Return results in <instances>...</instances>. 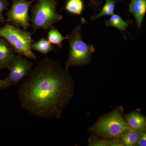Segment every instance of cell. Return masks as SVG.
<instances>
[{
  "label": "cell",
  "mask_w": 146,
  "mask_h": 146,
  "mask_svg": "<svg viewBox=\"0 0 146 146\" xmlns=\"http://www.w3.org/2000/svg\"><path fill=\"white\" fill-rule=\"evenodd\" d=\"M74 92L72 77L65 68L45 58L20 85L21 107L38 117L59 119Z\"/></svg>",
  "instance_id": "1"
},
{
  "label": "cell",
  "mask_w": 146,
  "mask_h": 146,
  "mask_svg": "<svg viewBox=\"0 0 146 146\" xmlns=\"http://www.w3.org/2000/svg\"><path fill=\"white\" fill-rule=\"evenodd\" d=\"M85 22L82 18L80 25L66 36L70 45V52L65 67L66 70L74 66H84L91 62L95 48L93 45L86 44L82 37L81 26Z\"/></svg>",
  "instance_id": "2"
},
{
  "label": "cell",
  "mask_w": 146,
  "mask_h": 146,
  "mask_svg": "<svg viewBox=\"0 0 146 146\" xmlns=\"http://www.w3.org/2000/svg\"><path fill=\"white\" fill-rule=\"evenodd\" d=\"M123 108L120 106L102 116L90 129L97 136L107 139L119 138L129 128L125 119Z\"/></svg>",
  "instance_id": "3"
},
{
  "label": "cell",
  "mask_w": 146,
  "mask_h": 146,
  "mask_svg": "<svg viewBox=\"0 0 146 146\" xmlns=\"http://www.w3.org/2000/svg\"><path fill=\"white\" fill-rule=\"evenodd\" d=\"M0 37L5 39L12 47L14 52L27 58L35 60L36 56L32 49L34 42L32 35L26 30L6 24L0 27Z\"/></svg>",
  "instance_id": "4"
},
{
  "label": "cell",
  "mask_w": 146,
  "mask_h": 146,
  "mask_svg": "<svg viewBox=\"0 0 146 146\" xmlns=\"http://www.w3.org/2000/svg\"><path fill=\"white\" fill-rule=\"evenodd\" d=\"M56 0H38L32 8L31 27L33 33L39 29L47 30L55 23L63 19L56 12Z\"/></svg>",
  "instance_id": "5"
},
{
  "label": "cell",
  "mask_w": 146,
  "mask_h": 146,
  "mask_svg": "<svg viewBox=\"0 0 146 146\" xmlns=\"http://www.w3.org/2000/svg\"><path fill=\"white\" fill-rule=\"evenodd\" d=\"M35 0H13L11 8L7 13V21L13 25L27 30L30 25L29 10Z\"/></svg>",
  "instance_id": "6"
},
{
  "label": "cell",
  "mask_w": 146,
  "mask_h": 146,
  "mask_svg": "<svg viewBox=\"0 0 146 146\" xmlns=\"http://www.w3.org/2000/svg\"><path fill=\"white\" fill-rule=\"evenodd\" d=\"M22 55L14 54L10 67L9 74L4 79L9 86L18 84L23 79L27 77L33 70L31 62Z\"/></svg>",
  "instance_id": "7"
},
{
  "label": "cell",
  "mask_w": 146,
  "mask_h": 146,
  "mask_svg": "<svg viewBox=\"0 0 146 146\" xmlns=\"http://www.w3.org/2000/svg\"><path fill=\"white\" fill-rule=\"evenodd\" d=\"M124 116L126 123L129 128L139 133L146 129L145 117L140 112L134 111Z\"/></svg>",
  "instance_id": "8"
},
{
  "label": "cell",
  "mask_w": 146,
  "mask_h": 146,
  "mask_svg": "<svg viewBox=\"0 0 146 146\" xmlns=\"http://www.w3.org/2000/svg\"><path fill=\"white\" fill-rule=\"evenodd\" d=\"M14 52L7 41L0 37V70L10 67Z\"/></svg>",
  "instance_id": "9"
},
{
  "label": "cell",
  "mask_w": 146,
  "mask_h": 146,
  "mask_svg": "<svg viewBox=\"0 0 146 146\" xmlns=\"http://www.w3.org/2000/svg\"><path fill=\"white\" fill-rule=\"evenodd\" d=\"M129 11L134 16L137 27L141 28L146 11V0H131Z\"/></svg>",
  "instance_id": "10"
},
{
  "label": "cell",
  "mask_w": 146,
  "mask_h": 146,
  "mask_svg": "<svg viewBox=\"0 0 146 146\" xmlns=\"http://www.w3.org/2000/svg\"><path fill=\"white\" fill-rule=\"evenodd\" d=\"M131 23V21H124L119 15L115 13L105 22V25L106 26L116 28L123 33L124 31L127 32V29Z\"/></svg>",
  "instance_id": "11"
},
{
  "label": "cell",
  "mask_w": 146,
  "mask_h": 146,
  "mask_svg": "<svg viewBox=\"0 0 146 146\" xmlns=\"http://www.w3.org/2000/svg\"><path fill=\"white\" fill-rule=\"evenodd\" d=\"M88 145L90 146H123L119 138L107 139L99 138L94 136L89 139Z\"/></svg>",
  "instance_id": "12"
},
{
  "label": "cell",
  "mask_w": 146,
  "mask_h": 146,
  "mask_svg": "<svg viewBox=\"0 0 146 146\" xmlns=\"http://www.w3.org/2000/svg\"><path fill=\"white\" fill-rule=\"evenodd\" d=\"M31 47L32 50L44 55H47L54 49V47L45 37H42L37 42H33Z\"/></svg>",
  "instance_id": "13"
},
{
  "label": "cell",
  "mask_w": 146,
  "mask_h": 146,
  "mask_svg": "<svg viewBox=\"0 0 146 146\" xmlns=\"http://www.w3.org/2000/svg\"><path fill=\"white\" fill-rule=\"evenodd\" d=\"M139 135V132L129 127L127 130L121 135L119 139L123 146H136Z\"/></svg>",
  "instance_id": "14"
},
{
  "label": "cell",
  "mask_w": 146,
  "mask_h": 146,
  "mask_svg": "<svg viewBox=\"0 0 146 146\" xmlns=\"http://www.w3.org/2000/svg\"><path fill=\"white\" fill-rule=\"evenodd\" d=\"M47 39L51 44L56 45L58 48H62V42L67 39L66 36H63L61 33L53 26L50 27L48 32Z\"/></svg>",
  "instance_id": "15"
},
{
  "label": "cell",
  "mask_w": 146,
  "mask_h": 146,
  "mask_svg": "<svg viewBox=\"0 0 146 146\" xmlns=\"http://www.w3.org/2000/svg\"><path fill=\"white\" fill-rule=\"evenodd\" d=\"M116 1L115 0H106L104 6L99 13L91 16V21H95L102 16H112L114 14Z\"/></svg>",
  "instance_id": "16"
},
{
  "label": "cell",
  "mask_w": 146,
  "mask_h": 146,
  "mask_svg": "<svg viewBox=\"0 0 146 146\" xmlns=\"http://www.w3.org/2000/svg\"><path fill=\"white\" fill-rule=\"evenodd\" d=\"M65 9L73 14L80 15L83 9V3L81 0H69Z\"/></svg>",
  "instance_id": "17"
},
{
  "label": "cell",
  "mask_w": 146,
  "mask_h": 146,
  "mask_svg": "<svg viewBox=\"0 0 146 146\" xmlns=\"http://www.w3.org/2000/svg\"><path fill=\"white\" fill-rule=\"evenodd\" d=\"M9 5L7 0H0V23L5 22L3 15V12L5 10Z\"/></svg>",
  "instance_id": "18"
},
{
  "label": "cell",
  "mask_w": 146,
  "mask_h": 146,
  "mask_svg": "<svg viewBox=\"0 0 146 146\" xmlns=\"http://www.w3.org/2000/svg\"><path fill=\"white\" fill-rule=\"evenodd\" d=\"M146 145V129L139 132V137L136 146H145Z\"/></svg>",
  "instance_id": "19"
},
{
  "label": "cell",
  "mask_w": 146,
  "mask_h": 146,
  "mask_svg": "<svg viewBox=\"0 0 146 146\" xmlns=\"http://www.w3.org/2000/svg\"><path fill=\"white\" fill-rule=\"evenodd\" d=\"M102 1L103 0H90V1L91 5L93 7L97 8L101 5Z\"/></svg>",
  "instance_id": "20"
},
{
  "label": "cell",
  "mask_w": 146,
  "mask_h": 146,
  "mask_svg": "<svg viewBox=\"0 0 146 146\" xmlns=\"http://www.w3.org/2000/svg\"><path fill=\"white\" fill-rule=\"evenodd\" d=\"M8 84L4 80L1 79L0 78V89H5L9 87Z\"/></svg>",
  "instance_id": "21"
},
{
  "label": "cell",
  "mask_w": 146,
  "mask_h": 146,
  "mask_svg": "<svg viewBox=\"0 0 146 146\" xmlns=\"http://www.w3.org/2000/svg\"></svg>",
  "instance_id": "22"
}]
</instances>
